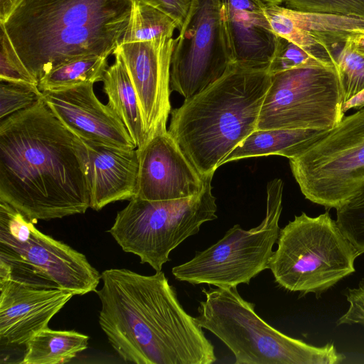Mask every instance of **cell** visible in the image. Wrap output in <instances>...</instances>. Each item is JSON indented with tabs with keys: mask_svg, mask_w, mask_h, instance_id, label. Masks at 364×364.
Instances as JSON below:
<instances>
[{
	"mask_svg": "<svg viewBox=\"0 0 364 364\" xmlns=\"http://www.w3.org/2000/svg\"><path fill=\"white\" fill-rule=\"evenodd\" d=\"M107 58L90 55L67 61L50 70L38 82L41 92L62 90L102 81Z\"/></svg>",
	"mask_w": 364,
	"mask_h": 364,
	"instance_id": "23",
	"label": "cell"
},
{
	"mask_svg": "<svg viewBox=\"0 0 364 364\" xmlns=\"http://www.w3.org/2000/svg\"><path fill=\"white\" fill-rule=\"evenodd\" d=\"M304 197L338 208L364 188V107L340 123L297 157L289 159Z\"/></svg>",
	"mask_w": 364,
	"mask_h": 364,
	"instance_id": "10",
	"label": "cell"
},
{
	"mask_svg": "<svg viewBox=\"0 0 364 364\" xmlns=\"http://www.w3.org/2000/svg\"><path fill=\"white\" fill-rule=\"evenodd\" d=\"M151 6L170 16L180 30L187 16L192 0H133Z\"/></svg>",
	"mask_w": 364,
	"mask_h": 364,
	"instance_id": "32",
	"label": "cell"
},
{
	"mask_svg": "<svg viewBox=\"0 0 364 364\" xmlns=\"http://www.w3.org/2000/svg\"><path fill=\"white\" fill-rule=\"evenodd\" d=\"M208 175L203 191L168 200L134 198L119 210L109 232L123 251L136 255L156 272L170 260V252L197 234L205 222L217 218L215 198Z\"/></svg>",
	"mask_w": 364,
	"mask_h": 364,
	"instance_id": "8",
	"label": "cell"
},
{
	"mask_svg": "<svg viewBox=\"0 0 364 364\" xmlns=\"http://www.w3.org/2000/svg\"><path fill=\"white\" fill-rule=\"evenodd\" d=\"M0 200L33 223L90 208L79 138L41 97L0 122Z\"/></svg>",
	"mask_w": 364,
	"mask_h": 364,
	"instance_id": "1",
	"label": "cell"
},
{
	"mask_svg": "<svg viewBox=\"0 0 364 364\" xmlns=\"http://www.w3.org/2000/svg\"><path fill=\"white\" fill-rule=\"evenodd\" d=\"M231 62L221 0H192L172 54L171 90L188 99L218 80Z\"/></svg>",
	"mask_w": 364,
	"mask_h": 364,
	"instance_id": "12",
	"label": "cell"
},
{
	"mask_svg": "<svg viewBox=\"0 0 364 364\" xmlns=\"http://www.w3.org/2000/svg\"><path fill=\"white\" fill-rule=\"evenodd\" d=\"M363 107H364V89L343 104L344 112L350 109H360Z\"/></svg>",
	"mask_w": 364,
	"mask_h": 364,
	"instance_id": "35",
	"label": "cell"
},
{
	"mask_svg": "<svg viewBox=\"0 0 364 364\" xmlns=\"http://www.w3.org/2000/svg\"><path fill=\"white\" fill-rule=\"evenodd\" d=\"M264 14L273 31L317 58L337 65L334 47L353 31L364 29V19L336 14L300 11L269 3Z\"/></svg>",
	"mask_w": 364,
	"mask_h": 364,
	"instance_id": "17",
	"label": "cell"
},
{
	"mask_svg": "<svg viewBox=\"0 0 364 364\" xmlns=\"http://www.w3.org/2000/svg\"><path fill=\"white\" fill-rule=\"evenodd\" d=\"M74 295L96 291L101 274L85 255L38 230L9 204L0 208V278Z\"/></svg>",
	"mask_w": 364,
	"mask_h": 364,
	"instance_id": "7",
	"label": "cell"
},
{
	"mask_svg": "<svg viewBox=\"0 0 364 364\" xmlns=\"http://www.w3.org/2000/svg\"><path fill=\"white\" fill-rule=\"evenodd\" d=\"M132 5L133 0H23L4 25L22 62L39 82L67 61L113 54Z\"/></svg>",
	"mask_w": 364,
	"mask_h": 364,
	"instance_id": "3",
	"label": "cell"
},
{
	"mask_svg": "<svg viewBox=\"0 0 364 364\" xmlns=\"http://www.w3.org/2000/svg\"><path fill=\"white\" fill-rule=\"evenodd\" d=\"M89 337L75 331L48 327L32 336L25 343L23 364H63L87 348Z\"/></svg>",
	"mask_w": 364,
	"mask_h": 364,
	"instance_id": "22",
	"label": "cell"
},
{
	"mask_svg": "<svg viewBox=\"0 0 364 364\" xmlns=\"http://www.w3.org/2000/svg\"><path fill=\"white\" fill-rule=\"evenodd\" d=\"M176 38L161 37L145 41L120 43L113 54L122 60L137 95L146 144L167 132L171 111L170 75Z\"/></svg>",
	"mask_w": 364,
	"mask_h": 364,
	"instance_id": "13",
	"label": "cell"
},
{
	"mask_svg": "<svg viewBox=\"0 0 364 364\" xmlns=\"http://www.w3.org/2000/svg\"><path fill=\"white\" fill-rule=\"evenodd\" d=\"M345 42L349 43L358 51L364 53V29H359L351 33Z\"/></svg>",
	"mask_w": 364,
	"mask_h": 364,
	"instance_id": "34",
	"label": "cell"
},
{
	"mask_svg": "<svg viewBox=\"0 0 364 364\" xmlns=\"http://www.w3.org/2000/svg\"><path fill=\"white\" fill-rule=\"evenodd\" d=\"M336 210L337 225L360 256L364 253V188Z\"/></svg>",
	"mask_w": 364,
	"mask_h": 364,
	"instance_id": "27",
	"label": "cell"
},
{
	"mask_svg": "<svg viewBox=\"0 0 364 364\" xmlns=\"http://www.w3.org/2000/svg\"><path fill=\"white\" fill-rule=\"evenodd\" d=\"M349 304L347 311L336 321L337 326L359 324L364 326V278L346 294Z\"/></svg>",
	"mask_w": 364,
	"mask_h": 364,
	"instance_id": "31",
	"label": "cell"
},
{
	"mask_svg": "<svg viewBox=\"0 0 364 364\" xmlns=\"http://www.w3.org/2000/svg\"><path fill=\"white\" fill-rule=\"evenodd\" d=\"M178 26L168 15L139 1H133L129 21L121 43L172 37Z\"/></svg>",
	"mask_w": 364,
	"mask_h": 364,
	"instance_id": "24",
	"label": "cell"
},
{
	"mask_svg": "<svg viewBox=\"0 0 364 364\" xmlns=\"http://www.w3.org/2000/svg\"><path fill=\"white\" fill-rule=\"evenodd\" d=\"M79 138V137H78ZM90 189V208L135 197L139 171L136 149H124L79 138Z\"/></svg>",
	"mask_w": 364,
	"mask_h": 364,
	"instance_id": "18",
	"label": "cell"
},
{
	"mask_svg": "<svg viewBox=\"0 0 364 364\" xmlns=\"http://www.w3.org/2000/svg\"><path fill=\"white\" fill-rule=\"evenodd\" d=\"M137 151L134 198L168 200L191 197L203 191L208 174L199 173L168 131L154 136Z\"/></svg>",
	"mask_w": 364,
	"mask_h": 364,
	"instance_id": "14",
	"label": "cell"
},
{
	"mask_svg": "<svg viewBox=\"0 0 364 364\" xmlns=\"http://www.w3.org/2000/svg\"><path fill=\"white\" fill-rule=\"evenodd\" d=\"M197 323L223 341L237 364H338L346 358L333 343L310 345L287 336L261 318L255 304L235 287L203 289Z\"/></svg>",
	"mask_w": 364,
	"mask_h": 364,
	"instance_id": "5",
	"label": "cell"
},
{
	"mask_svg": "<svg viewBox=\"0 0 364 364\" xmlns=\"http://www.w3.org/2000/svg\"><path fill=\"white\" fill-rule=\"evenodd\" d=\"M75 296L60 289L34 287L0 278V338L21 345L48 327L51 318Z\"/></svg>",
	"mask_w": 364,
	"mask_h": 364,
	"instance_id": "16",
	"label": "cell"
},
{
	"mask_svg": "<svg viewBox=\"0 0 364 364\" xmlns=\"http://www.w3.org/2000/svg\"><path fill=\"white\" fill-rule=\"evenodd\" d=\"M0 80L38 86L17 53L4 23H0Z\"/></svg>",
	"mask_w": 364,
	"mask_h": 364,
	"instance_id": "28",
	"label": "cell"
},
{
	"mask_svg": "<svg viewBox=\"0 0 364 364\" xmlns=\"http://www.w3.org/2000/svg\"><path fill=\"white\" fill-rule=\"evenodd\" d=\"M114 64L103 77V90L108 105L123 122L137 149L146 144L144 122L139 99L122 58L117 54Z\"/></svg>",
	"mask_w": 364,
	"mask_h": 364,
	"instance_id": "21",
	"label": "cell"
},
{
	"mask_svg": "<svg viewBox=\"0 0 364 364\" xmlns=\"http://www.w3.org/2000/svg\"><path fill=\"white\" fill-rule=\"evenodd\" d=\"M282 6L300 11L324 13L364 19V0H283Z\"/></svg>",
	"mask_w": 364,
	"mask_h": 364,
	"instance_id": "30",
	"label": "cell"
},
{
	"mask_svg": "<svg viewBox=\"0 0 364 364\" xmlns=\"http://www.w3.org/2000/svg\"><path fill=\"white\" fill-rule=\"evenodd\" d=\"M232 62L268 69L278 36L264 12L262 0H221Z\"/></svg>",
	"mask_w": 364,
	"mask_h": 364,
	"instance_id": "19",
	"label": "cell"
},
{
	"mask_svg": "<svg viewBox=\"0 0 364 364\" xmlns=\"http://www.w3.org/2000/svg\"><path fill=\"white\" fill-rule=\"evenodd\" d=\"M283 181L274 178L267 186V211L262 222L249 230L239 225L229 229L216 243L189 261L172 268L176 279L191 284L235 287L269 269L279 234Z\"/></svg>",
	"mask_w": 364,
	"mask_h": 364,
	"instance_id": "9",
	"label": "cell"
},
{
	"mask_svg": "<svg viewBox=\"0 0 364 364\" xmlns=\"http://www.w3.org/2000/svg\"><path fill=\"white\" fill-rule=\"evenodd\" d=\"M38 86L1 81L0 119L25 109L41 97Z\"/></svg>",
	"mask_w": 364,
	"mask_h": 364,
	"instance_id": "29",
	"label": "cell"
},
{
	"mask_svg": "<svg viewBox=\"0 0 364 364\" xmlns=\"http://www.w3.org/2000/svg\"><path fill=\"white\" fill-rule=\"evenodd\" d=\"M328 131L313 129L255 130L223 160L221 165L240 159L269 155L293 159L304 153Z\"/></svg>",
	"mask_w": 364,
	"mask_h": 364,
	"instance_id": "20",
	"label": "cell"
},
{
	"mask_svg": "<svg viewBox=\"0 0 364 364\" xmlns=\"http://www.w3.org/2000/svg\"><path fill=\"white\" fill-rule=\"evenodd\" d=\"M338 67H306L272 75L256 130H331L344 117Z\"/></svg>",
	"mask_w": 364,
	"mask_h": 364,
	"instance_id": "11",
	"label": "cell"
},
{
	"mask_svg": "<svg viewBox=\"0 0 364 364\" xmlns=\"http://www.w3.org/2000/svg\"><path fill=\"white\" fill-rule=\"evenodd\" d=\"M277 243L269 269L281 287L301 296L318 298L355 271L358 254L328 211L296 215L280 229Z\"/></svg>",
	"mask_w": 364,
	"mask_h": 364,
	"instance_id": "6",
	"label": "cell"
},
{
	"mask_svg": "<svg viewBox=\"0 0 364 364\" xmlns=\"http://www.w3.org/2000/svg\"><path fill=\"white\" fill-rule=\"evenodd\" d=\"M96 290L99 323L125 362L136 364H210L214 346L195 317L179 302L162 271L142 275L127 269L101 274Z\"/></svg>",
	"mask_w": 364,
	"mask_h": 364,
	"instance_id": "2",
	"label": "cell"
},
{
	"mask_svg": "<svg viewBox=\"0 0 364 364\" xmlns=\"http://www.w3.org/2000/svg\"><path fill=\"white\" fill-rule=\"evenodd\" d=\"M92 83L41 92L57 119L77 137L124 149L136 146L115 112L96 97Z\"/></svg>",
	"mask_w": 364,
	"mask_h": 364,
	"instance_id": "15",
	"label": "cell"
},
{
	"mask_svg": "<svg viewBox=\"0 0 364 364\" xmlns=\"http://www.w3.org/2000/svg\"><path fill=\"white\" fill-rule=\"evenodd\" d=\"M336 57L344 102L364 89V53L345 42Z\"/></svg>",
	"mask_w": 364,
	"mask_h": 364,
	"instance_id": "26",
	"label": "cell"
},
{
	"mask_svg": "<svg viewBox=\"0 0 364 364\" xmlns=\"http://www.w3.org/2000/svg\"><path fill=\"white\" fill-rule=\"evenodd\" d=\"M23 0H0V23H4Z\"/></svg>",
	"mask_w": 364,
	"mask_h": 364,
	"instance_id": "33",
	"label": "cell"
},
{
	"mask_svg": "<svg viewBox=\"0 0 364 364\" xmlns=\"http://www.w3.org/2000/svg\"><path fill=\"white\" fill-rule=\"evenodd\" d=\"M306 67H338L324 61L294 43L277 37V45L268 72L271 75L283 71Z\"/></svg>",
	"mask_w": 364,
	"mask_h": 364,
	"instance_id": "25",
	"label": "cell"
},
{
	"mask_svg": "<svg viewBox=\"0 0 364 364\" xmlns=\"http://www.w3.org/2000/svg\"><path fill=\"white\" fill-rule=\"evenodd\" d=\"M272 75L231 62L224 74L171 112L168 134L203 176L256 130Z\"/></svg>",
	"mask_w": 364,
	"mask_h": 364,
	"instance_id": "4",
	"label": "cell"
}]
</instances>
